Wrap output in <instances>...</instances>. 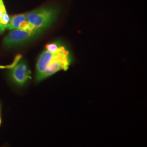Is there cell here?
Segmentation results:
<instances>
[{
  "instance_id": "obj_7",
  "label": "cell",
  "mask_w": 147,
  "mask_h": 147,
  "mask_svg": "<svg viewBox=\"0 0 147 147\" xmlns=\"http://www.w3.org/2000/svg\"><path fill=\"white\" fill-rule=\"evenodd\" d=\"M63 47L64 46L61 44H60L58 42H56L48 44L45 46V48L50 53H57L59 52Z\"/></svg>"
},
{
  "instance_id": "obj_4",
  "label": "cell",
  "mask_w": 147,
  "mask_h": 147,
  "mask_svg": "<svg viewBox=\"0 0 147 147\" xmlns=\"http://www.w3.org/2000/svg\"><path fill=\"white\" fill-rule=\"evenodd\" d=\"M11 69V78L16 84L19 86L24 85L28 79H31V71L24 61H19Z\"/></svg>"
},
{
  "instance_id": "obj_6",
  "label": "cell",
  "mask_w": 147,
  "mask_h": 147,
  "mask_svg": "<svg viewBox=\"0 0 147 147\" xmlns=\"http://www.w3.org/2000/svg\"><path fill=\"white\" fill-rule=\"evenodd\" d=\"M27 20L26 14H20L13 16L10 19L6 28L10 30L19 29V26L24 21Z\"/></svg>"
},
{
  "instance_id": "obj_10",
  "label": "cell",
  "mask_w": 147,
  "mask_h": 147,
  "mask_svg": "<svg viewBox=\"0 0 147 147\" xmlns=\"http://www.w3.org/2000/svg\"><path fill=\"white\" fill-rule=\"evenodd\" d=\"M3 7H5V5H3L2 0H0V9Z\"/></svg>"
},
{
  "instance_id": "obj_8",
  "label": "cell",
  "mask_w": 147,
  "mask_h": 147,
  "mask_svg": "<svg viewBox=\"0 0 147 147\" xmlns=\"http://www.w3.org/2000/svg\"><path fill=\"white\" fill-rule=\"evenodd\" d=\"M10 17L8 15L6 11L5 10L3 11L2 16H1V21H0V23H1V25L2 27L3 28V29L5 30L6 27L7 26L8 24L9 23V22L10 21Z\"/></svg>"
},
{
  "instance_id": "obj_3",
  "label": "cell",
  "mask_w": 147,
  "mask_h": 147,
  "mask_svg": "<svg viewBox=\"0 0 147 147\" xmlns=\"http://www.w3.org/2000/svg\"><path fill=\"white\" fill-rule=\"evenodd\" d=\"M40 33V31H25L19 29L13 30L5 36L3 45L6 47H12L23 44L32 39Z\"/></svg>"
},
{
  "instance_id": "obj_2",
  "label": "cell",
  "mask_w": 147,
  "mask_h": 147,
  "mask_svg": "<svg viewBox=\"0 0 147 147\" xmlns=\"http://www.w3.org/2000/svg\"><path fill=\"white\" fill-rule=\"evenodd\" d=\"M70 63L71 59L69 52L65 47H63L57 53L53 61L49 63L44 71L36 79L37 81H42L60 70H67Z\"/></svg>"
},
{
  "instance_id": "obj_1",
  "label": "cell",
  "mask_w": 147,
  "mask_h": 147,
  "mask_svg": "<svg viewBox=\"0 0 147 147\" xmlns=\"http://www.w3.org/2000/svg\"><path fill=\"white\" fill-rule=\"evenodd\" d=\"M58 14L57 8L44 7L26 13L27 20L34 30L42 32L55 21Z\"/></svg>"
},
{
  "instance_id": "obj_5",
  "label": "cell",
  "mask_w": 147,
  "mask_h": 147,
  "mask_svg": "<svg viewBox=\"0 0 147 147\" xmlns=\"http://www.w3.org/2000/svg\"><path fill=\"white\" fill-rule=\"evenodd\" d=\"M58 53H51L46 50L42 53V54L40 55V56L38 59L36 65V79L44 71L45 69L47 68L49 63L53 61V59Z\"/></svg>"
},
{
  "instance_id": "obj_11",
  "label": "cell",
  "mask_w": 147,
  "mask_h": 147,
  "mask_svg": "<svg viewBox=\"0 0 147 147\" xmlns=\"http://www.w3.org/2000/svg\"><path fill=\"white\" fill-rule=\"evenodd\" d=\"M1 118H0V125H1Z\"/></svg>"
},
{
  "instance_id": "obj_9",
  "label": "cell",
  "mask_w": 147,
  "mask_h": 147,
  "mask_svg": "<svg viewBox=\"0 0 147 147\" xmlns=\"http://www.w3.org/2000/svg\"><path fill=\"white\" fill-rule=\"evenodd\" d=\"M21 57H22V56L20 55H18L16 56L15 58H14V60L13 61V62L11 63L10 65H0V69H12L16 64L18 63V62L20 60Z\"/></svg>"
}]
</instances>
